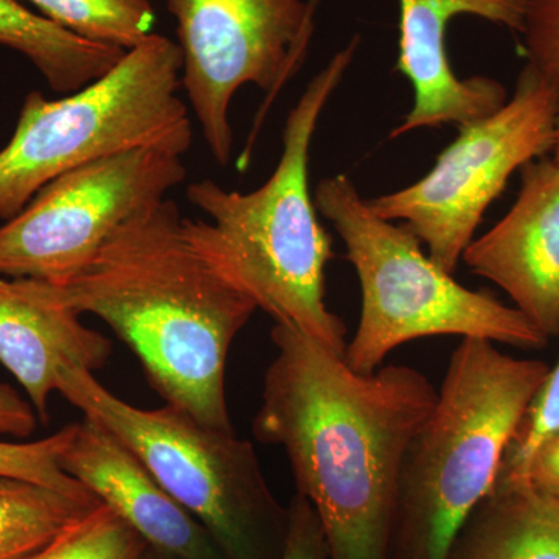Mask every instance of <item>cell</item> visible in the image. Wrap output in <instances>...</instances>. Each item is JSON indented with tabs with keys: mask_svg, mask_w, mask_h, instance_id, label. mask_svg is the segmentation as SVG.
<instances>
[{
	"mask_svg": "<svg viewBox=\"0 0 559 559\" xmlns=\"http://www.w3.org/2000/svg\"><path fill=\"white\" fill-rule=\"evenodd\" d=\"M253 433L282 448L330 559H390L401 468L439 389L409 366L349 369L294 326L275 323Z\"/></svg>",
	"mask_w": 559,
	"mask_h": 559,
	"instance_id": "1",
	"label": "cell"
},
{
	"mask_svg": "<svg viewBox=\"0 0 559 559\" xmlns=\"http://www.w3.org/2000/svg\"><path fill=\"white\" fill-rule=\"evenodd\" d=\"M38 283L55 304L102 319L165 404L209 428L234 430L227 358L259 305L210 240L205 221L183 218L165 198L114 231L68 282Z\"/></svg>",
	"mask_w": 559,
	"mask_h": 559,
	"instance_id": "2",
	"label": "cell"
},
{
	"mask_svg": "<svg viewBox=\"0 0 559 559\" xmlns=\"http://www.w3.org/2000/svg\"><path fill=\"white\" fill-rule=\"evenodd\" d=\"M359 46L355 36L331 58L290 110L277 168L260 189L240 193L200 180L187 189L207 213L210 240L274 323L294 326L344 356L347 329L326 307V264L334 257L310 193V151L320 116Z\"/></svg>",
	"mask_w": 559,
	"mask_h": 559,
	"instance_id": "3",
	"label": "cell"
},
{
	"mask_svg": "<svg viewBox=\"0 0 559 559\" xmlns=\"http://www.w3.org/2000/svg\"><path fill=\"white\" fill-rule=\"evenodd\" d=\"M550 369L491 341H460L401 468L392 544L401 559L450 557L460 530L498 484Z\"/></svg>",
	"mask_w": 559,
	"mask_h": 559,
	"instance_id": "4",
	"label": "cell"
},
{
	"mask_svg": "<svg viewBox=\"0 0 559 559\" xmlns=\"http://www.w3.org/2000/svg\"><path fill=\"white\" fill-rule=\"evenodd\" d=\"M314 204L344 241L362 293L358 329L344 353L349 369L373 373L393 349L425 337H476L522 349L549 344L516 308L455 282L404 224L377 215L347 175L320 180Z\"/></svg>",
	"mask_w": 559,
	"mask_h": 559,
	"instance_id": "5",
	"label": "cell"
},
{
	"mask_svg": "<svg viewBox=\"0 0 559 559\" xmlns=\"http://www.w3.org/2000/svg\"><path fill=\"white\" fill-rule=\"evenodd\" d=\"M180 73L179 44L151 35L69 97L31 92L0 150V219L16 216L51 180L103 157L142 146L187 153L193 131L178 95Z\"/></svg>",
	"mask_w": 559,
	"mask_h": 559,
	"instance_id": "6",
	"label": "cell"
},
{
	"mask_svg": "<svg viewBox=\"0 0 559 559\" xmlns=\"http://www.w3.org/2000/svg\"><path fill=\"white\" fill-rule=\"evenodd\" d=\"M58 393L110 430L179 506L209 530L227 559H264L280 514L252 443L165 404L142 409L92 371L66 369Z\"/></svg>",
	"mask_w": 559,
	"mask_h": 559,
	"instance_id": "7",
	"label": "cell"
},
{
	"mask_svg": "<svg viewBox=\"0 0 559 559\" xmlns=\"http://www.w3.org/2000/svg\"><path fill=\"white\" fill-rule=\"evenodd\" d=\"M558 116L554 94L525 64L513 97L491 116L460 127L425 178L367 201L381 218L403 221L430 259L454 274L511 175L554 151Z\"/></svg>",
	"mask_w": 559,
	"mask_h": 559,
	"instance_id": "8",
	"label": "cell"
},
{
	"mask_svg": "<svg viewBox=\"0 0 559 559\" xmlns=\"http://www.w3.org/2000/svg\"><path fill=\"white\" fill-rule=\"evenodd\" d=\"M183 154L142 146L51 180L0 226V277L68 282L114 231L186 180Z\"/></svg>",
	"mask_w": 559,
	"mask_h": 559,
	"instance_id": "9",
	"label": "cell"
},
{
	"mask_svg": "<svg viewBox=\"0 0 559 559\" xmlns=\"http://www.w3.org/2000/svg\"><path fill=\"white\" fill-rule=\"evenodd\" d=\"M167 7L178 22L180 83L221 167L234 146L231 98L246 84L270 95L241 156L246 168L272 97L304 61L316 9L308 0H167Z\"/></svg>",
	"mask_w": 559,
	"mask_h": 559,
	"instance_id": "10",
	"label": "cell"
},
{
	"mask_svg": "<svg viewBox=\"0 0 559 559\" xmlns=\"http://www.w3.org/2000/svg\"><path fill=\"white\" fill-rule=\"evenodd\" d=\"M400 40L395 69L414 87V106L390 138L421 128L473 123L502 108L507 91L487 76L459 79L448 55V27L471 14L522 33L528 0H399Z\"/></svg>",
	"mask_w": 559,
	"mask_h": 559,
	"instance_id": "11",
	"label": "cell"
},
{
	"mask_svg": "<svg viewBox=\"0 0 559 559\" xmlns=\"http://www.w3.org/2000/svg\"><path fill=\"white\" fill-rule=\"evenodd\" d=\"M462 260L471 274L498 285L549 340L559 336V164L522 167L510 212L471 241Z\"/></svg>",
	"mask_w": 559,
	"mask_h": 559,
	"instance_id": "12",
	"label": "cell"
},
{
	"mask_svg": "<svg viewBox=\"0 0 559 559\" xmlns=\"http://www.w3.org/2000/svg\"><path fill=\"white\" fill-rule=\"evenodd\" d=\"M60 465L157 554L173 559H227L209 530L168 495L123 441L95 419L76 423Z\"/></svg>",
	"mask_w": 559,
	"mask_h": 559,
	"instance_id": "13",
	"label": "cell"
},
{
	"mask_svg": "<svg viewBox=\"0 0 559 559\" xmlns=\"http://www.w3.org/2000/svg\"><path fill=\"white\" fill-rule=\"evenodd\" d=\"M112 342L55 304L36 280L0 277V364L25 390L39 423L50 421V400L66 369H102Z\"/></svg>",
	"mask_w": 559,
	"mask_h": 559,
	"instance_id": "14",
	"label": "cell"
},
{
	"mask_svg": "<svg viewBox=\"0 0 559 559\" xmlns=\"http://www.w3.org/2000/svg\"><path fill=\"white\" fill-rule=\"evenodd\" d=\"M448 559H559V503L525 480H498Z\"/></svg>",
	"mask_w": 559,
	"mask_h": 559,
	"instance_id": "15",
	"label": "cell"
},
{
	"mask_svg": "<svg viewBox=\"0 0 559 559\" xmlns=\"http://www.w3.org/2000/svg\"><path fill=\"white\" fill-rule=\"evenodd\" d=\"M0 46L24 55L58 94L90 86L127 53L80 38L25 9L20 0H0Z\"/></svg>",
	"mask_w": 559,
	"mask_h": 559,
	"instance_id": "16",
	"label": "cell"
},
{
	"mask_svg": "<svg viewBox=\"0 0 559 559\" xmlns=\"http://www.w3.org/2000/svg\"><path fill=\"white\" fill-rule=\"evenodd\" d=\"M98 503L94 495H66L33 481L0 477V559H22L39 550Z\"/></svg>",
	"mask_w": 559,
	"mask_h": 559,
	"instance_id": "17",
	"label": "cell"
},
{
	"mask_svg": "<svg viewBox=\"0 0 559 559\" xmlns=\"http://www.w3.org/2000/svg\"><path fill=\"white\" fill-rule=\"evenodd\" d=\"M80 38L132 50L153 35L150 0H20Z\"/></svg>",
	"mask_w": 559,
	"mask_h": 559,
	"instance_id": "18",
	"label": "cell"
},
{
	"mask_svg": "<svg viewBox=\"0 0 559 559\" xmlns=\"http://www.w3.org/2000/svg\"><path fill=\"white\" fill-rule=\"evenodd\" d=\"M148 544L100 502L22 559H145Z\"/></svg>",
	"mask_w": 559,
	"mask_h": 559,
	"instance_id": "19",
	"label": "cell"
},
{
	"mask_svg": "<svg viewBox=\"0 0 559 559\" xmlns=\"http://www.w3.org/2000/svg\"><path fill=\"white\" fill-rule=\"evenodd\" d=\"M76 423L35 441L0 440V477L33 481L72 496H91L90 489L61 468L62 452L75 433Z\"/></svg>",
	"mask_w": 559,
	"mask_h": 559,
	"instance_id": "20",
	"label": "cell"
},
{
	"mask_svg": "<svg viewBox=\"0 0 559 559\" xmlns=\"http://www.w3.org/2000/svg\"><path fill=\"white\" fill-rule=\"evenodd\" d=\"M557 432H559V360L557 366L550 369L549 377L533 400L520 432L503 460L499 479L521 480L530 460L539 450L540 444Z\"/></svg>",
	"mask_w": 559,
	"mask_h": 559,
	"instance_id": "21",
	"label": "cell"
},
{
	"mask_svg": "<svg viewBox=\"0 0 559 559\" xmlns=\"http://www.w3.org/2000/svg\"><path fill=\"white\" fill-rule=\"evenodd\" d=\"M521 35L525 64L546 83L559 108V0H528Z\"/></svg>",
	"mask_w": 559,
	"mask_h": 559,
	"instance_id": "22",
	"label": "cell"
},
{
	"mask_svg": "<svg viewBox=\"0 0 559 559\" xmlns=\"http://www.w3.org/2000/svg\"><path fill=\"white\" fill-rule=\"evenodd\" d=\"M280 559H330L325 533L314 509L300 495L290 500Z\"/></svg>",
	"mask_w": 559,
	"mask_h": 559,
	"instance_id": "23",
	"label": "cell"
},
{
	"mask_svg": "<svg viewBox=\"0 0 559 559\" xmlns=\"http://www.w3.org/2000/svg\"><path fill=\"white\" fill-rule=\"evenodd\" d=\"M39 419L27 400L16 389L0 382V436L28 439L38 428Z\"/></svg>",
	"mask_w": 559,
	"mask_h": 559,
	"instance_id": "24",
	"label": "cell"
},
{
	"mask_svg": "<svg viewBox=\"0 0 559 559\" xmlns=\"http://www.w3.org/2000/svg\"><path fill=\"white\" fill-rule=\"evenodd\" d=\"M521 480L559 503V432L540 444Z\"/></svg>",
	"mask_w": 559,
	"mask_h": 559,
	"instance_id": "25",
	"label": "cell"
},
{
	"mask_svg": "<svg viewBox=\"0 0 559 559\" xmlns=\"http://www.w3.org/2000/svg\"><path fill=\"white\" fill-rule=\"evenodd\" d=\"M554 153H555V162H558V164H559V116H558V121H557V132H555Z\"/></svg>",
	"mask_w": 559,
	"mask_h": 559,
	"instance_id": "26",
	"label": "cell"
},
{
	"mask_svg": "<svg viewBox=\"0 0 559 559\" xmlns=\"http://www.w3.org/2000/svg\"><path fill=\"white\" fill-rule=\"evenodd\" d=\"M145 559H173L168 557H164V555L157 554V551H154L153 549H150L146 551Z\"/></svg>",
	"mask_w": 559,
	"mask_h": 559,
	"instance_id": "27",
	"label": "cell"
},
{
	"mask_svg": "<svg viewBox=\"0 0 559 559\" xmlns=\"http://www.w3.org/2000/svg\"><path fill=\"white\" fill-rule=\"evenodd\" d=\"M310 2L316 3V5H319L320 0H310Z\"/></svg>",
	"mask_w": 559,
	"mask_h": 559,
	"instance_id": "28",
	"label": "cell"
}]
</instances>
